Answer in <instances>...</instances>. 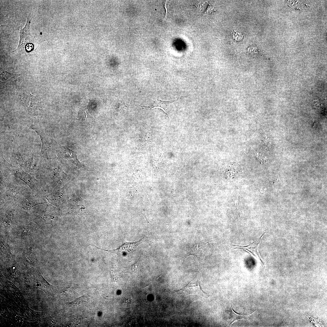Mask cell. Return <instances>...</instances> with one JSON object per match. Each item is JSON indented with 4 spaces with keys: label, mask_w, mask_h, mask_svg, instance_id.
<instances>
[{
    "label": "cell",
    "mask_w": 327,
    "mask_h": 327,
    "mask_svg": "<svg viewBox=\"0 0 327 327\" xmlns=\"http://www.w3.org/2000/svg\"><path fill=\"white\" fill-rule=\"evenodd\" d=\"M32 17L29 16L25 27L21 28L20 39L17 48L13 52L15 54H20L25 52L32 51L35 47V41L31 34L30 25Z\"/></svg>",
    "instance_id": "8992f818"
},
{
    "label": "cell",
    "mask_w": 327,
    "mask_h": 327,
    "mask_svg": "<svg viewBox=\"0 0 327 327\" xmlns=\"http://www.w3.org/2000/svg\"><path fill=\"white\" fill-rule=\"evenodd\" d=\"M253 243H254V242L252 243L249 244L248 245H247L246 246H239V245H232L233 246H239V247H248V246H249L253 244Z\"/></svg>",
    "instance_id": "2e32d148"
},
{
    "label": "cell",
    "mask_w": 327,
    "mask_h": 327,
    "mask_svg": "<svg viewBox=\"0 0 327 327\" xmlns=\"http://www.w3.org/2000/svg\"><path fill=\"white\" fill-rule=\"evenodd\" d=\"M14 217L12 210H6L2 215L1 220L3 225L6 226H11L13 223Z\"/></svg>",
    "instance_id": "8fae6325"
},
{
    "label": "cell",
    "mask_w": 327,
    "mask_h": 327,
    "mask_svg": "<svg viewBox=\"0 0 327 327\" xmlns=\"http://www.w3.org/2000/svg\"><path fill=\"white\" fill-rule=\"evenodd\" d=\"M144 238L139 240L138 241L129 243L126 242L122 244L118 248L112 250H106L102 249L96 246L95 247L102 250H104L107 252H110L118 254L124 252H130L134 250L140 244L143 242Z\"/></svg>",
    "instance_id": "9c48e42d"
},
{
    "label": "cell",
    "mask_w": 327,
    "mask_h": 327,
    "mask_svg": "<svg viewBox=\"0 0 327 327\" xmlns=\"http://www.w3.org/2000/svg\"><path fill=\"white\" fill-rule=\"evenodd\" d=\"M176 292L177 294L184 296L195 294L206 298L209 296L202 290L198 281L191 282L184 288L176 291Z\"/></svg>",
    "instance_id": "52a82bcc"
},
{
    "label": "cell",
    "mask_w": 327,
    "mask_h": 327,
    "mask_svg": "<svg viewBox=\"0 0 327 327\" xmlns=\"http://www.w3.org/2000/svg\"><path fill=\"white\" fill-rule=\"evenodd\" d=\"M1 76V79L3 81H6L8 79L13 78L16 75L14 74H12L8 73L6 71H3L2 72Z\"/></svg>",
    "instance_id": "4fadbf2b"
},
{
    "label": "cell",
    "mask_w": 327,
    "mask_h": 327,
    "mask_svg": "<svg viewBox=\"0 0 327 327\" xmlns=\"http://www.w3.org/2000/svg\"><path fill=\"white\" fill-rule=\"evenodd\" d=\"M52 206L51 204H47L44 210L35 218L33 222L39 225L51 223L54 218L52 213Z\"/></svg>",
    "instance_id": "ba28073f"
},
{
    "label": "cell",
    "mask_w": 327,
    "mask_h": 327,
    "mask_svg": "<svg viewBox=\"0 0 327 327\" xmlns=\"http://www.w3.org/2000/svg\"><path fill=\"white\" fill-rule=\"evenodd\" d=\"M0 204L13 200L20 193L31 189L26 185L22 183L17 177L0 171Z\"/></svg>",
    "instance_id": "7a4b0ae2"
},
{
    "label": "cell",
    "mask_w": 327,
    "mask_h": 327,
    "mask_svg": "<svg viewBox=\"0 0 327 327\" xmlns=\"http://www.w3.org/2000/svg\"><path fill=\"white\" fill-rule=\"evenodd\" d=\"M88 299L87 296H83L77 298L74 301L70 303L71 306L77 307L80 306L82 303L86 302Z\"/></svg>",
    "instance_id": "7c38bea8"
},
{
    "label": "cell",
    "mask_w": 327,
    "mask_h": 327,
    "mask_svg": "<svg viewBox=\"0 0 327 327\" xmlns=\"http://www.w3.org/2000/svg\"><path fill=\"white\" fill-rule=\"evenodd\" d=\"M167 1H167V0H165V1H164L163 5H164V7L165 8V10H166V14H165V17L163 19V21H164L165 19H166L167 18V16L168 12V9H167V5H167Z\"/></svg>",
    "instance_id": "9a60e30c"
},
{
    "label": "cell",
    "mask_w": 327,
    "mask_h": 327,
    "mask_svg": "<svg viewBox=\"0 0 327 327\" xmlns=\"http://www.w3.org/2000/svg\"><path fill=\"white\" fill-rule=\"evenodd\" d=\"M215 10V7L214 5H209V6H208V8L205 13L207 14H209L213 11Z\"/></svg>",
    "instance_id": "5bb4252c"
},
{
    "label": "cell",
    "mask_w": 327,
    "mask_h": 327,
    "mask_svg": "<svg viewBox=\"0 0 327 327\" xmlns=\"http://www.w3.org/2000/svg\"><path fill=\"white\" fill-rule=\"evenodd\" d=\"M255 311L252 312L248 315H241L236 313L233 310L232 308H230L225 312V320L227 325H230L236 321L247 318Z\"/></svg>",
    "instance_id": "30bf717a"
},
{
    "label": "cell",
    "mask_w": 327,
    "mask_h": 327,
    "mask_svg": "<svg viewBox=\"0 0 327 327\" xmlns=\"http://www.w3.org/2000/svg\"><path fill=\"white\" fill-rule=\"evenodd\" d=\"M0 162L12 174L26 184L35 194L45 197L50 193L47 186L44 182L37 180L34 175L26 172L21 167L11 164L1 155Z\"/></svg>",
    "instance_id": "6da1fadb"
},
{
    "label": "cell",
    "mask_w": 327,
    "mask_h": 327,
    "mask_svg": "<svg viewBox=\"0 0 327 327\" xmlns=\"http://www.w3.org/2000/svg\"><path fill=\"white\" fill-rule=\"evenodd\" d=\"M27 125L35 131L40 137L42 143L40 156L47 160L51 159L54 153L56 151L58 143L55 141L45 127L40 123L31 121L28 122Z\"/></svg>",
    "instance_id": "277c9868"
},
{
    "label": "cell",
    "mask_w": 327,
    "mask_h": 327,
    "mask_svg": "<svg viewBox=\"0 0 327 327\" xmlns=\"http://www.w3.org/2000/svg\"><path fill=\"white\" fill-rule=\"evenodd\" d=\"M15 206L25 211H28L36 205L48 203L44 197L39 196L33 193L31 189L20 193L13 200Z\"/></svg>",
    "instance_id": "5b68a950"
},
{
    "label": "cell",
    "mask_w": 327,
    "mask_h": 327,
    "mask_svg": "<svg viewBox=\"0 0 327 327\" xmlns=\"http://www.w3.org/2000/svg\"><path fill=\"white\" fill-rule=\"evenodd\" d=\"M12 147L13 152L11 157L12 163L29 174L35 173L38 170L40 165L39 157L23 150L14 138L12 142Z\"/></svg>",
    "instance_id": "3957f363"
}]
</instances>
